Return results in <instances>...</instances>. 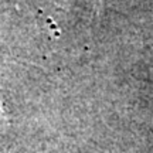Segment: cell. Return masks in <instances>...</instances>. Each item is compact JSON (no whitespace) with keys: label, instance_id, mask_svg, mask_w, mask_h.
I'll return each mask as SVG.
<instances>
[{"label":"cell","instance_id":"6da1fadb","mask_svg":"<svg viewBox=\"0 0 153 153\" xmlns=\"http://www.w3.org/2000/svg\"><path fill=\"white\" fill-rule=\"evenodd\" d=\"M94 4H102V0H94Z\"/></svg>","mask_w":153,"mask_h":153}]
</instances>
